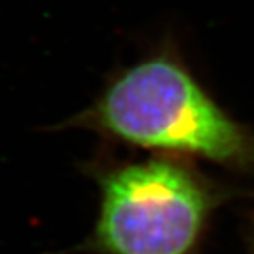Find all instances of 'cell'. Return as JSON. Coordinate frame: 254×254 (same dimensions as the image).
<instances>
[{"mask_svg": "<svg viewBox=\"0 0 254 254\" xmlns=\"http://www.w3.org/2000/svg\"><path fill=\"white\" fill-rule=\"evenodd\" d=\"M253 254H254V253H253Z\"/></svg>", "mask_w": 254, "mask_h": 254, "instance_id": "cell-3", "label": "cell"}, {"mask_svg": "<svg viewBox=\"0 0 254 254\" xmlns=\"http://www.w3.org/2000/svg\"><path fill=\"white\" fill-rule=\"evenodd\" d=\"M64 126L154 154L254 170V134L206 93L174 50L121 69Z\"/></svg>", "mask_w": 254, "mask_h": 254, "instance_id": "cell-1", "label": "cell"}, {"mask_svg": "<svg viewBox=\"0 0 254 254\" xmlns=\"http://www.w3.org/2000/svg\"><path fill=\"white\" fill-rule=\"evenodd\" d=\"M101 200L88 240L96 254H196L223 200L191 160L154 154L96 170Z\"/></svg>", "mask_w": 254, "mask_h": 254, "instance_id": "cell-2", "label": "cell"}]
</instances>
